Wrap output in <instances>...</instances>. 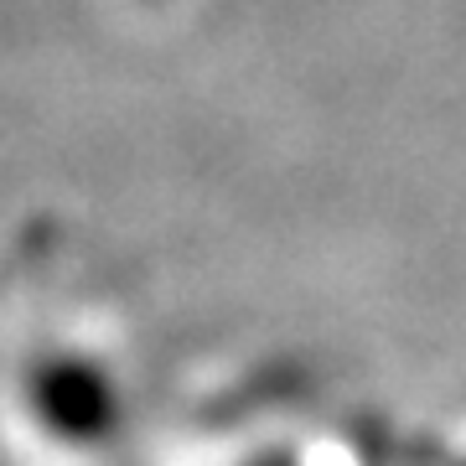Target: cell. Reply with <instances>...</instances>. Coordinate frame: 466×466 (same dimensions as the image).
<instances>
[{"instance_id":"cell-1","label":"cell","mask_w":466,"mask_h":466,"mask_svg":"<svg viewBox=\"0 0 466 466\" xmlns=\"http://www.w3.org/2000/svg\"><path fill=\"white\" fill-rule=\"evenodd\" d=\"M32 410L63 441H99L115 425V389L84 358H52L32 373Z\"/></svg>"}]
</instances>
